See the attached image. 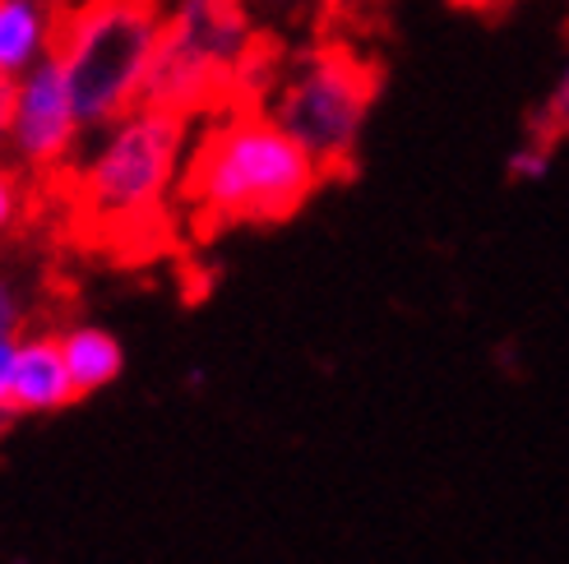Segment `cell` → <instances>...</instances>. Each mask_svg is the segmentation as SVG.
Instances as JSON below:
<instances>
[{"label": "cell", "instance_id": "1", "mask_svg": "<svg viewBox=\"0 0 569 564\" xmlns=\"http://www.w3.org/2000/svg\"><path fill=\"white\" fill-rule=\"evenodd\" d=\"M186 130L190 121L162 107H134L130 117L107 125V139L89 162H70L42 185L70 236L111 255H153L177 232Z\"/></svg>", "mask_w": 569, "mask_h": 564}, {"label": "cell", "instance_id": "2", "mask_svg": "<svg viewBox=\"0 0 569 564\" xmlns=\"http://www.w3.org/2000/svg\"><path fill=\"white\" fill-rule=\"evenodd\" d=\"M329 185L320 162L282 130L269 107H227L186 153L177 218L190 241L292 222Z\"/></svg>", "mask_w": 569, "mask_h": 564}, {"label": "cell", "instance_id": "3", "mask_svg": "<svg viewBox=\"0 0 569 564\" xmlns=\"http://www.w3.org/2000/svg\"><path fill=\"white\" fill-rule=\"evenodd\" d=\"M288 56L282 33L254 23L250 0H167L139 107L177 111L186 121L264 107Z\"/></svg>", "mask_w": 569, "mask_h": 564}, {"label": "cell", "instance_id": "4", "mask_svg": "<svg viewBox=\"0 0 569 564\" xmlns=\"http://www.w3.org/2000/svg\"><path fill=\"white\" fill-rule=\"evenodd\" d=\"M380 89L385 66L380 56L361 47L357 33H348V28H310V42L288 56L264 107L320 162V172L333 185L357 177L361 130L371 121Z\"/></svg>", "mask_w": 569, "mask_h": 564}, {"label": "cell", "instance_id": "5", "mask_svg": "<svg viewBox=\"0 0 569 564\" xmlns=\"http://www.w3.org/2000/svg\"><path fill=\"white\" fill-rule=\"evenodd\" d=\"M167 0H74L56 28V61L83 130H107L139 107Z\"/></svg>", "mask_w": 569, "mask_h": 564}, {"label": "cell", "instance_id": "6", "mask_svg": "<svg viewBox=\"0 0 569 564\" xmlns=\"http://www.w3.org/2000/svg\"><path fill=\"white\" fill-rule=\"evenodd\" d=\"M79 130L83 125L74 117L66 70L56 61V51H47L42 61L28 74H19V83H14V121H10L6 153H14V162L38 185H47L74 162Z\"/></svg>", "mask_w": 569, "mask_h": 564}, {"label": "cell", "instance_id": "7", "mask_svg": "<svg viewBox=\"0 0 569 564\" xmlns=\"http://www.w3.org/2000/svg\"><path fill=\"white\" fill-rule=\"evenodd\" d=\"M79 403L74 375L61 352V333H33L23 329L14 343V365L6 380V407L10 421L19 416H56Z\"/></svg>", "mask_w": 569, "mask_h": 564}, {"label": "cell", "instance_id": "8", "mask_svg": "<svg viewBox=\"0 0 569 564\" xmlns=\"http://www.w3.org/2000/svg\"><path fill=\"white\" fill-rule=\"evenodd\" d=\"M61 352L74 375L79 399H93V393L111 389L126 371V348L117 333H107L98 324H70L61 329Z\"/></svg>", "mask_w": 569, "mask_h": 564}, {"label": "cell", "instance_id": "9", "mask_svg": "<svg viewBox=\"0 0 569 564\" xmlns=\"http://www.w3.org/2000/svg\"><path fill=\"white\" fill-rule=\"evenodd\" d=\"M42 185L23 172L19 162H10L0 153V241L6 236H19L28 222L38 218V204H42Z\"/></svg>", "mask_w": 569, "mask_h": 564}, {"label": "cell", "instance_id": "10", "mask_svg": "<svg viewBox=\"0 0 569 564\" xmlns=\"http://www.w3.org/2000/svg\"><path fill=\"white\" fill-rule=\"evenodd\" d=\"M528 139H537V144H547V149H560L565 139H569V70L560 74V83L547 93V102L528 117Z\"/></svg>", "mask_w": 569, "mask_h": 564}, {"label": "cell", "instance_id": "11", "mask_svg": "<svg viewBox=\"0 0 569 564\" xmlns=\"http://www.w3.org/2000/svg\"><path fill=\"white\" fill-rule=\"evenodd\" d=\"M23 329H28V301L19 292V282L0 269V343H6V338H19Z\"/></svg>", "mask_w": 569, "mask_h": 564}, {"label": "cell", "instance_id": "12", "mask_svg": "<svg viewBox=\"0 0 569 564\" xmlns=\"http://www.w3.org/2000/svg\"><path fill=\"white\" fill-rule=\"evenodd\" d=\"M551 158H556V149L537 144V139L523 134V144L509 153V181H542L547 167H551Z\"/></svg>", "mask_w": 569, "mask_h": 564}, {"label": "cell", "instance_id": "13", "mask_svg": "<svg viewBox=\"0 0 569 564\" xmlns=\"http://www.w3.org/2000/svg\"><path fill=\"white\" fill-rule=\"evenodd\" d=\"M14 83H19V79H6V74H0V153L10 149V121H14Z\"/></svg>", "mask_w": 569, "mask_h": 564}, {"label": "cell", "instance_id": "14", "mask_svg": "<svg viewBox=\"0 0 569 564\" xmlns=\"http://www.w3.org/2000/svg\"><path fill=\"white\" fill-rule=\"evenodd\" d=\"M14 343H19V338H6V343H0V421H10V407H6V380H10V365H14Z\"/></svg>", "mask_w": 569, "mask_h": 564}, {"label": "cell", "instance_id": "15", "mask_svg": "<svg viewBox=\"0 0 569 564\" xmlns=\"http://www.w3.org/2000/svg\"><path fill=\"white\" fill-rule=\"evenodd\" d=\"M453 10H472V14H500L505 6H515V0H449Z\"/></svg>", "mask_w": 569, "mask_h": 564}]
</instances>
